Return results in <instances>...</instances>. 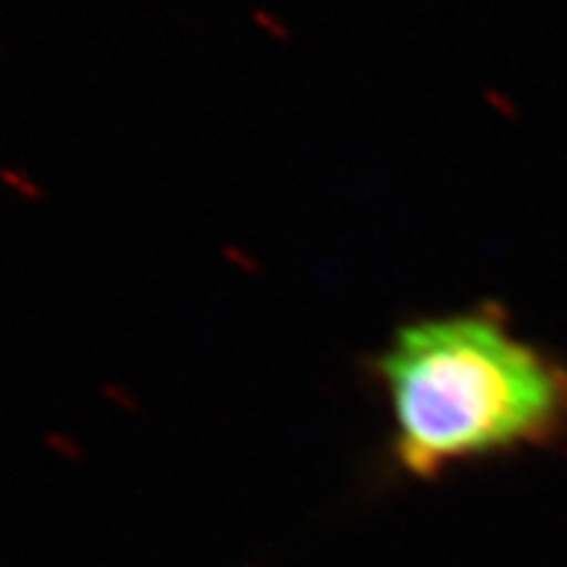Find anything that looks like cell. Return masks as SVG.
Here are the masks:
<instances>
[{"mask_svg":"<svg viewBox=\"0 0 567 567\" xmlns=\"http://www.w3.org/2000/svg\"><path fill=\"white\" fill-rule=\"evenodd\" d=\"M371 373L391 463L414 481L567 443V365L486 301L400 324Z\"/></svg>","mask_w":567,"mask_h":567,"instance_id":"obj_1","label":"cell"}]
</instances>
